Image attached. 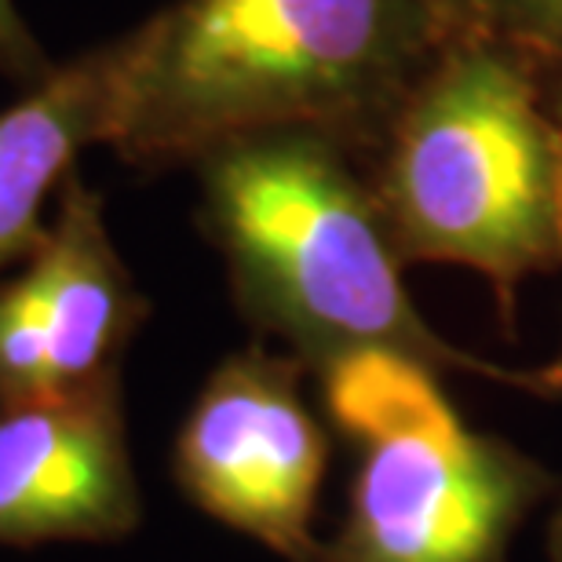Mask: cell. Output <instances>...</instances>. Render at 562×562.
<instances>
[{"label": "cell", "mask_w": 562, "mask_h": 562, "mask_svg": "<svg viewBox=\"0 0 562 562\" xmlns=\"http://www.w3.org/2000/svg\"><path fill=\"white\" fill-rule=\"evenodd\" d=\"M449 8L464 33L519 55L548 88L562 85V0H449Z\"/></svg>", "instance_id": "obj_9"}, {"label": "cell", "mask_w": 562, "mask_h": 562, "mask_svg": "<svg viewBox=\"0 0 562 562\" xmlns=\"http://www.w3.org/2000/svg\"><path fill=\"white\" fill-rule=\"evenodd\" d=\"M0 74L15 81L22 92L44 85L55 74V63L41 48L37 33L22 19L15 0H0Z\"/></svg>", "instance_id": "obj_10"}, {"label": "cell", "mask_w": 562, "mask_h": 562, "mask_svg": "<svg viewBox=\"0 0 562 562\" xmlns=\"http://www.w3.org/2000/svg\"><path fill=\"white\" fill-rule=\"evenodd\" d=\"M402 260L515 289L562 263V128L519 55L460 30L362 157Z\"/></svg>", "instance_id": "obj_3"}, {"label": "cell", "mask_w": 562, "mask_h": 562, "mask_svg": "<svg viewBox=\"0 0 562 562\" xmlns=\"http://www.w3.org/2000/svg\"><path fill=\"white\" fill-rule=\"evenodd\" d=\"M460 33L449 0H172L121 33L110 150L143 172L263 132H314L358 161Z\"/></svg>", "instance_id": "obj_1"}, {"label": "cell", "mask_w": 562, "mask_h": 562, "mask_svg": "<svg viewBox=\"0 0 562 562\" xmlns=\"http://www.w3.org/2000/svg\"><path fill=\"white\" fill-rule=\"evenodd\" d=\"M541 380H544L548 395H562V347H559V355L552 358V362L541 366Z\"/></svg>", "instance_id": "obj_11"}, {"label": "cell", "mask_w": 562, "mask_h": 562, "mask_svg": "<svg viewBox=\"0 0 562 562\" xmlns=\"http://www.w3.org/2000/svg\"><path fill=\"white\" fill-rule=\"evenodd\" d=\"M307 366L252 344L227 355L176 435L187 501L285 562H325L314 533L329 435L303 398Z\"/></svg>", "instance_id": "obj_5"}, {"label": "cell", "mask_w": 562, "mask_h": 562, "mask_svg": "<svg viewBox=\"0 0 562 562\" xmlns=\"http://www.w3.org/2000/svg\"><path fill=\"white\" fill-rule=\"evenodd\" d=\"M146 314L150 303L110 238L103 198L74 172L41 245L0 274V406L121 376Z\"/></svg>", "instance_id": "obj_6"}, {"label": "cell", "mask_w": 562, "mask_h": 562, "mask_svg": "<svg viewBox=\"0 0 562 562\" xmlns=\"http://www.w3.org/2000/svg\"><path fill=\"white\" fill-rule=\"evenodd\" d=\"M548 555H552V562H562V501L552 515V526H548Z\"/></svg>", "instance_id": "obj_12"}, {"label": "cell", "mask_w": 562, "mask_h": 562, "mask_svg": "<svg viewBox=\"0 0 562 562\" xmlns=\"http://www.w3.org/2000/svg\"><path fill=\"white\" fill-rule=\"evenodd\" d=\"M121 37L77 55L0 110V274L48 234L44 205L59 198L88 146H110L121 106Z\"/></svg>", "instance_id": "obj_8"}, {"label": "cell", "mask_w": 562, "mask_h": 562, "mask_svg": "<svg viewBox=\"0 0 562 562\" xmlns=\"http://www.w3.org/2000/svg\"><path fill=\"white\" fill-rule=\"evenodd\" d=\"M201 231L227 263L256 333L311 373L355 351H402L438 373H479L548 395L541 369H504L449 344L409 300L402 260L366 165L314 132L231 139L190 165Z\"/></svg>", "instance_id": "obj_2"}, {"label": "cell", "mask_w": 562, "mask_h": 562, "mask_svg": "<svg viewBox=\"0 0 562 562\" xmlns=\"http://www.w3.org/2000/svg\"><path fill=\"white\" fill-rule=\"evenodd\" d=\"M322 406L355 453L340 533L325 562H504L552 475L475 431L442 373L402 351L322 366Z\"/></svg>", "instance_id": "obj_4"}, {"label": "cell", "mask_w": 562, "mask_h": 562, "mask_svg": "<svg viewBox=\"0 0 562 562\" xmlns=\"http://www.w3.org/2000/svg\"><path fill=\"white\" fill-rule=\"evenodd\" d=\"M548 99H552V114H555L559 128H562V85H552V88H548Z\"/></svg>", "instance_id": "obj_13"}, {"label": "cell", "mask_w": 562, "mask_h": 562, "mask_svg": "<svg viewBox=\"0 0 562 562\" xmlns=\"http://www.w3.org/2000/svg\"><path fill=\"white\" fill-rule=\"evenodd\" d=\"M139 519L121 376L0 406V544H110Z\"/></svg>", "instance_id": "obj_7"}]
</instances>
